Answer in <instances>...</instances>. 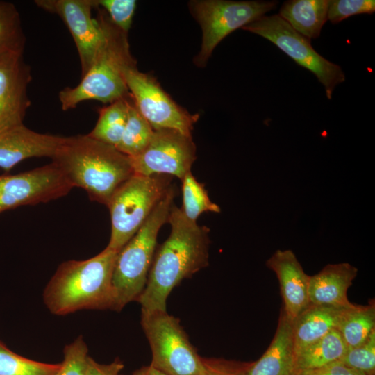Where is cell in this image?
Listing matches in <instances>:
<instances>
[{
	"label": "cell",
	"mask_w": 375,
	"mask_h": 375,
	"mask_svg": "<svg viewBox=\"0 0 375 375\" xmlns=\"http://www.w3.org/2000/svg\"><path fill=\"white\" fill-rule=\"evenodd\" d=\"M167 239L155 252L146 286L138 301L144 311H166L173 288L208 265L209 228L187 218L172 205Z\"/></svg>",
	"instance_id": "6da1fadb"
},
{
	"label": "cell",
	"mask_w": 375,
	"mask_h": 375,
	"mask_svg": "<svg viewBox=\"0 0 375 375\" xmlns=\"http://www.w3.org/2000/svg\"><path fill=\"white\" fill-rule=\"evenodd\" d=\"M73 187L107 206L117 189L134 174L131 158L87 135L65 137L51 158Z\"/></svg>",
	"instance_id": "7a4b0ae2"
},
{
	"label": "cell",
	"mask_w": 375,
	"mask_h": 375,
	"mask_svg": "<svg viewBox=\"0 0 375 375\" xmlns=\"http://www.w3.org/2000/svg\"><path fill=\"white\" fill-rule=\"evenodd\" d=\"M118 252L106 247L89 259L61 263L43 292L49 310L57 315L82 310H114L112 275Z\"/></svg>",
	"instance_id": "3957f363"
},
{
	"label": "cell",
	"mask_w": 375,
	"mask_h": 375,
	"mask_svg": "<svg viewBox=\"0 0 375 375\" xmlns=\"http://www.w3.org/2000/svg\"><path fill=\"white\" fill-rule=\"evenodd\" d=\"M97 19L103 33V40L95 58L74 87H66L58 93L63 110L75 108L87 100L111 103L130 95L124 78L126 67L135 64L127 34L116 27L99 8Z\"/></svg>",
	"instance_id": "277c9868"
},
{
	"label": "cell",
	"mask_w": 375,
	"mask_h": 375,
	"mask_svg": "<svg viewBox=\"0 0 375 375\" xmlns=\"http://www.w3.org/2000/svg\"><path fill=\"white\" fill-rule=\"evenodd\" d=\"M175 195V188L171 185L141 228L119 251L112 275L114 310L120 311L128 303L138 301L142 293L155 253L157 236L167 222Z\"/></svg>",
	"instance_id": "5b68a950"
},
{
	"label": "cell",
	"mask_w": 375,
	"mask_h": 375,
	"mask_svg": "<svg viewBox=\"0 0 375 375\" xmlns=\"http://www.w3.org/2000/svg\"><path fill=\"white\" fill-rule=\"evenodd\" d=\"M171 176L133 174L106 206L111 219L107 248L119 251L138 232L171 186Z\"/></svg>",
	"instance_id": "8992f818"
},
{
	"label": "cell",
	"mask_w": 375,
	"mask_h": 375,
	"mask_svg": "<svg viewBox=\"0 0 375 375\" xmlns=\"http://www.w3.org/2000/svg\"><path fill=\"white\" fill-rule=\"evenodd\" d=\"M141 325L151 349V366L167 375L199 374L203 358L178 318L167 311L142 310Z\"/></svg>",
	"instance_id": "52a82bcc"
},
{
	"label": "cell",
	"mask_w": 375,
	"mask_h": 375,
	"mask_svg": "<svg viewBox=\"0 0 375 375\" xmlns=\"http://www.w3.org/2000/svg\"><path fill=\"white\" fill-rule=\"evenodd\" d=\"M277 1H192L189 8L202 30L201 49L194 62L204 67L217 44L239 28L276 8Z\"/></svg>",
	"instance_id": "ba28073f"
},
{
	"label": "cell",
	"mask_w": 375,
	"mask_h": 375,
	"mask_svg": "<svg viewBox=\"0 0 375 375\" xmlns=\"http://www.w3.org/2000/svg\"><path fill=\"white\" fill-rule=\"evenodd\" d=\"M242 28L269 40L298 65L313 73L324 86L328 99L335 87L345 81L340 66L319 54L310 40L293 29L278 14L265 15Z\"/></svg>",
	"instance_id": "9c48e42d"
},
{
	"label": "cell",
	"mask_w": 375,
	"mask_h": 375,
	"mask_svg": "<svg viewBox=\"0 0 375 375\" xmlns=\"http://www.w3.org/2000/svg\"><path fill=\"white\" fill-rule=\"evenodd\" d=\"M123 74L136 108L154 131L172 129L192 137L197 114L178 106L153 77L139 71L136 63L126 67Z\"/></svg>",
	"instance_id": "30bf717a"
},
{
	"label": "cell",
	"mask_w": 375,
	"mask_h": 375,
	"mask_svg": "<svg viewBox=\"0 0 375 375\" xmlns=\"http://www.w3.org/2000/svg\"><path fill=\"white\" fill-rule=\"evenodd\" d=\"M135 174L174 176L181 181L191 172L196 160L192 137L172 129L153 131L147 146L130 157Z\"/></svg>",
	"instance_id": "8fae6325"
},
{
	"label": "cell",
	"mask_w": 375,
	"mask_h": 375,
	"mask_svg": "<svg viewBox=\"0 0 375 375\" xmlns=\"http://www.w3.org/2000/svg\"><path fill=\"white\" fill-rule=\"evenodd\" d=\"M73 188L53 162L25 172L0 176V213L59 199Z\"/></svg>",
	"instance_id": "7c38bea8"
},
{
	"label": "cell",
	"mask_w": 375,
	"mask_h": 375,
	"mask_svg": "<svg viewBox=\"0 0 375 375\" xmlns=\"http://www.w3.org/2000/svg\"><path fill=\"white\" fill-rule=\"evenodd\" d=\"M34 3L63 21L77 49L81 76H83L92 65L103 40L101 26L92 15L94 8L93 0H35Z\"/></svg>",
	"instance_id": "4fadbf2b"
},
{
	"label": "cell",
	"mask_w": 375,
	"mask_h": 375,
	"mask_svg": "<svg viewBox=\"0 0 375 375\" xmlns=\"http://www.w3.org/2000/svg\"><path fill=\"white\" fill-rule=\"evenodd\" d=\"M31 80L23 53L0 57V133L24 124L31 106L28 87Z\"/></svg>",
	"instance_id": "5bb4252c"
},
{
	"label": "cell",
	"mask_w": 375,
	"mask_h": 375,
	"mask_svg": "<svg viewBox=\"0 0 375 375\" xmlns=\"http://www.w3.org/2000/svg\"><path fill=\"white\" fill-rule=\"evenodd\" d=\"M266 266L276 275L283 303L282 308L293 321L310 305V276L289 249L276 251L266 261Z\"/></svg>",
	"instance_id": "9a60e30c"
},
{
	"label": "cell",
	"mask_w": 375,
	"mask_h": 375,
	"mask_svg": "<svg viewBox=\"0 0 375 375\" xmlns=\"http://www.w3.org/2000/svg\"><path fill=\"white\" fill-rule=\"evenodd\" d=\"M64 136L41 133L24 124L0 133V167L8 172L28 158L54 155Z\"/></svg>",
	"instance_id": "2e32d148"
},
{
	"label": "cell",
	"mask_w": 375,
	"mask_h": 375,
	"mask_svg": "<svg viewBox=\"0 0 375 375\" xmlns=\"http://www.w3.org/2000/svg\"><path fill=\"white\" fill-rule=\"evenodd\" d=\"M292 320L283 308L274 336L263 355L251 362L246 375H297Z\"/></svg>",
	"instance_id": "e0dca14e"
},
{
	"label": "cell",
	"mask_w": 375,
	"mask_h": 375,
	"mask_svg": "<svg viewBox=\"0 0 375 375\" xmlns=\"http://www.w3.org/2000/svg\"><path fill=\"white\" fill-rule=\"evenodd\" d=\"M358 274V269L347 262L328 264L317 274L310 276V304L335 307L353 305L347 297L348 289Z\"/></svg>",
	"instance_id": "ac0fdd59"
},
{
	"label": "cell",
	"mask_w": 375,
	"mask_h": 375,
	"mask_svg": "<svg viewBox=\"0 0 375 375\" xmlns=\"http://www.w3.org/2000/svg\"><path fill=\"white\" fill-rule=\"evenodd\" d=\"M350 307L310 304L292 321L296 354L337 328Z\"/></svg>",
	"instance_id": "d6986e66"
},
{
	"label": "cell",
	"mask_w": 375,
	"mask_h": 375,
	"mask_svg": "<svg viewBox=\"0 0 375 375\" xmlns=\"http://www.w3.org/2000/svg\"><path fill=\"white\" fill-rule=\"evenodd\" d=\"M328 0H290L282 5L278 15L310 40L320 35L328 20Z\"/></svg>",
	"instance_id": "ffe728a7"
},
{
	"label": "cell",
	"mask_w": 375,
	"mask_h": 375,
	"mask_svg": "<svg viewBox=\"0 0 375 375\" xmlns=\"http://www.w3.org/2000/svg\"><path fill=\"white\" fill-rule=\"evenodd\" d=\"M348 347L337 328L304 348L297 356L299 371L314 369L340 361Z\"/></svg>",
	"instance_id": "44dd1931"
},
{
	"label": "cell",
	"mask_w": 375,
	"mask_h": 375,
	"mask_svg": "<svg viewBox=\"0 0 375 375\" xmlns=\"http://www.w3.org/2000/svg\"><path fill=\"white\" fill-rule=\"evenodd\" d=\"M337 329L348 349L362 344L375 330V303L356 305L345 312Z\"/></svg>",
	"instance_id": "7402d4cb"
},
{
	"label": "cell",
	"mask_w": 375,
	"mask_h": 375,
	"mask_svg": "<svg viewBox=\"0 0 375 375\" xmlns=\"http://www.w3.org/2000/svg\"><path fill=\"white\" fill-rule=\"evenodd\" d=\"M130 97L131 95L99 109L97 123L88 135L117 148L125 128Z\"/></svg>",
	"instance_id": "603a6c76"
},
{
	"label": "cell",
	"mask_w": 375,
	"mask_h": 375,
	"mask_svg": "<svg viewBox=\"0 0 375 375\" xmlns=\"http://www.w3.org/2000/svg\"><path fill=\"white\" fill-rule=\"evenodd\" d=\"M153 131L149 122L139 112L130 97L125 128L117 149L128 156L133 157L147 146Z\"/></svg>",
	"instance_id": "cb8c5ba5"
},
{
	"label": "cell",
	"mask_w": 375,
	"mask_h": 375,
	"mask_svg": "<svg viewBox=\"0 0 375 375\" xmlns=\"http://www.w3.org/2000/svg\"><path fill=\"white\" fill-rule=\"evenodd\" d=\"M26 37L19 12L12 3L0 1V57L23 53Z\"/></svg>",
	"instance_id": "d4e9b609"
},
{
	"label": "cell",
	"mask_w": 375,
	"mask_h": 375,
	"mask_svg": "<svg viewBox=\"0 0 375 375\" xmlns=\"http://www.w3.org/2000/svg\"><path fill=\"white\" fill-rule=\"evenodd\" d=\"M182 182L183 204L181 210L189 219L197 222L204 212H220L218 205L211 201L204 184L199 183L190 172Z\"/></svg>",
	"instance_id": "484cf974"
},
{
	"label": "cell",
	"mask_w": 375,
	"mask_h": 375,
	"mask_svg": "<svg viewBox=\"0 0 375 375\" xmlns=\"http://www.w3.org/2000/svg\"><path fill=\"white\" fill-rule=\"evenodd\" d=\"M60 365L24 358L12 351L0 340V375H55Z\"/></svg>",
	"instance_id": "4316f807"
},
{
	"label": "cell",
	"mask_w": 375,
	"mask_h": 375,
	"mask_svg": "<svg viewBox=\"0 0 375 375\" xmlns=\"http://www.w3.org/2000/svg\"><path fill=\"white\" fill-rule=\"evenodd\" d=\"M340 361L365 375H375V330L362 344L349 349Z\"/></svg>",
	"instance_id": "83f0119b"
},
{
	"label": "cell",
	"mask_w": 375,
	"mask_h": 375,
	"mask_svg": "<svg viewBox=\"0 0 375 375\" xmlns=\"http://www.w3.org/2000/svg\"><path fill=\"white\" fill-rule=\"evenodd\" d=\"M94 8H99L119 30L128 33L136 9L135 0H93Z\"/></svg>",
	"instance_id": "f1b7e54d"
},
{
	"label": "cell",
	"mask_w": 375,
	"mask_h": 375,
	"mask_svg": "<svg viewBox=\"0 0 375 375\" xmlns=\"http://www.w3.org/2000/svg\"><path fill=\"white\" fill-rule=\"evenodd\" d=\"M82 336L65 346L60 367L55 375H85L89 356Z\"/></svg>",
	"instance_id": "f546056e"
},
{
	"label": "cell",
	"mask_w": 375,
	"mask_h": 375,
	"mask_svg": "<svg viewBox=\"0 0 375 375\" xmlns=\"http://www.w3.org/2000/svg\"><path fill=\"white\" fill-rule=\"evenodd\" d=\"M374 12V0H332L329 1L328 20L332 24H338L353 15Z\"/></svg>",
	"instance_id": "4dcf8cb0"
},
{
	"label": "cell",
	"mask_w": 375,
	"mask_h": 375,
	"mask_svg": "<svg viewBox=\"0 0 375 375\" xmlns=\"http://www.w3.org/2000/svg\"><path fill=\"white\" fill-rule=\"evenodd\" d=\"M203 366L199 375H246L251 362L202 358Z\"/></svg>",
	"instance_id": "1f68e13d"
},
{
	"label": "cell",
	"mask_w": 375,
	"mask_h": 375,
	"mask_svg": "<svg viewBox=\"0 0 375 375\" xmlns=\"http://www.w3.org/2000/svg\"><path fill=\"white\" fill-rule=\"evenodd\" d=\"M297 375H365L364 373L349 367L340 361H336L324 367L308 370H300Z\"/></svg>",
	"instance_id": "d6a6232c"
},
{
	"label": "cell",
	"mask_w": 375,
	"mask_h": 375,
	"mask_svg": "<svg viewBox=\"0 0 375 375\" xmlns=\"http://www.w3.org/2000/svg\"><path fill=\"white\" fill-rule=\"evenodd\" d=\"M123 368L124 364L119 360L104 365L97 362L89 356L85 375H120Z\"/></svg>",
	"instance_id": "836d02e7"
},
{
	"label": "cell",
	"mask_w": 375,
	"mask_h": 375,
	"mask_svg": "<svg viewBox=\"0 0 375 375\" xmlns=\"http://www.w3.org/2000/svg\"><path fill=\"white\" fill-rule=\"evenodd\" d=\"M131 375H167L164 372L157 369L151 365L144 366L136 370Z\"/></svg>",
	"instance_id": "e575fe53"
}]
</instances>
